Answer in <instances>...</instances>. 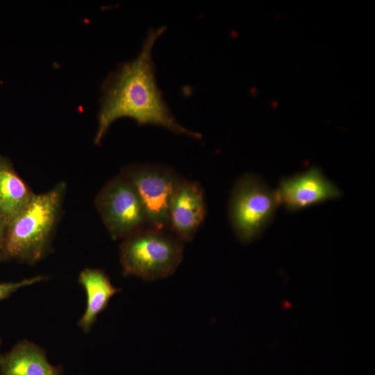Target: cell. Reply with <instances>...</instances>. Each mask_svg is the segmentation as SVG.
I'll return each instance as SVG.
<instances>
[{"mask_svg":"<svg viewBox=\"0 0 375 375\" xmlns=\"http://www.w3.org/2000/svg\"><path fill=\"white\" fill-rule=\"evenodd\" d=\"M165 29L151 28L138 56L121 63L103 81L95 144L101 143L113 122L123 117L131 118L138 125H153L194 139L201 138L199 133L178 122L157 83L152 51Z\"/></svg>","mask_w":375,"mask_h":375,"instance_id":"cell-1","label":"cell"},{"mask_svg":"<svg viewBox=\"0 0 375 375\" xmlns=\"http://www.w3.org/2000/svg\"><path fill=\"white\" fill-rule=\"evenodd\" d=\"M65 191V183L61 181L47 192L35 194L8 223L1 259L33 265L47 254L61 215Z\"/></svg>","mask_w":375,"mask_h":375,"instance_id":"cell-2","label":"cell"},{"mask_svg":"<svg viewBox=\"0 0 375 375\" xmlns=\"http://www.w3.org/2000/svg\"><path fill=\"white\" fill-rule=\"evenodd\" d=\"M183 242L169 231L149 226L124 239L119 247L123 275L145 281L172 276L183 258Z\"/></svg>","mask_w":375,"mask_h":375,"instance_id":"cell-3","label":"cell"},{"mask_svg":"<svg viewBox=\"0 0 375 375\" xmlns=\"http://www.w3.org/2000/svg\"><path fill=\"white\" fill-rule=\"evenodd\" d=\"M280 206L276 190L260 176L245 173L234 183L228 217L237 238L251 242L273 222Z\"/></svg>","mask_w":375,"mask_h":375,"instance_id":"cell-4","label":"cell"},{"mask_svg":"<svg viewBox=\"0 0 375 375\" xmlns=\"http://www.w3.org/2000/svg\"><path fill=\"white\" fill-rule=\"evenodd\" d=\"M94 205L112 240L124 239L147 226L140 197L133 183L122 173L101 188Z\"/></svg>","mask_w":375,"mask_h":375,"instance_id":"cell-5","label":"cell"},{"mask_svg":"<svg viewBox=\"0 0 375 375\" xmlns=\"http://www.w3.org/2000/svg\"><path fill=\"white\" fill-rule=\"evenodd\" d=\"M121 173L133 183L140 197L147 226L169 231V202L181 177L168 167L153 164L129 165Z\"/></svg>","mask_w":375,"mask_h":375,"instance_id":"cell-6","label":"cell"},{"mask_svg":"<svg viewBox=\"0 0 375 375\" xmlns=\"http://www.w3.org/2000/svg\"><path fill=\"white\" fill-rule=\"evenodd\" d=\"M276 192L280 206L290 212L338 199L343 196V191L317 166L283 177Z\"/></svg>","mask_w":375,"mask_h":375,"instance_id":"cell-7","label":"cell"},{"mask_svg":"<svg viewBox=\"0 0 375 375\" xmlns=\"http://www.w3.org/2000/svg\"><path fill=\"white\" fill-rule=\"evenodd\" d=\"M169 231L182 242H190L206 215L205 193L199 183L178 180L169 206Z\"/></svg>","mask_w":375,"mask_h":375,"instance_id":"cell-8","label":"cell"},{"mask_svg":"<svg viewBox=\"0 0 375 375\" xmlns=\"http://www.w3.org/2000/svg\"><path fill=\"white\" fill-rule=\"evenodd\" d=\"M61 367L51 365L40 346L23 340L0 357V375H62Z\"/></svg>","mask_w":375,"mask_h":375,"instance_id":"cell-9","label":"cell"},{"mask_svg":"<svg viewBox=\"0 0 375 375\" xmlns=\"http://www.w3.org/2000/svg\"><path fill=\"white\" fill-rule=\"evenodd\" d=\"M78 283L84 288L86 308L78 322V326L89 333L98 315L108 306L110 299L121 291L115 287L105 272L98 268H85L78 276Z\"/></svg>","mask_w":375,"mask_h":375,"instance_id":"cell-10","label":"cell"},{"mask_svg":"<svg viewBox=\"0 0 375 375\" xmlns=\"http://www.w3.org/2000/svg\"><path fill=\"white\" fill-rule=\"evenodd\" d=\"M34 195L10 160L0 156V215L8 223L28 205Z\"/></svg>","mask_w":375,"mask_h":375,"instance_id":"cell-11","label":"cell"},{"mask_svg":"<svg viewBox=\"0 0 375 375\" xmlns=\"http://www.w3.org/2000/svg\"><path fill=\"white\" fill-rule=\"evenodd\" d=\"M46 278L47 276L39 275L24 278L17 282H6L0 283V300L8 298L10 294L24 287L40 283L44 281Z\"/></svg>","mask_w":375,"mask_h":375,"instance_id":"cell-12","label":"cell"},{"mask_svg":"<svg viewBox=\"0 0 375 375\" xmlns=\"http://www.w3.org/2000/svg\"><path fill=\"white\" fill-rule=\"evenodd\" d=\"M8 222L0 215V260L1 259V252L3 249Z\"/></svg>","mask_w":375,"mask_h":375,"instance_id":"cell-13","label":"cell"},{"mask_svg":"<svg viewBox=\"0 0 375 375\" xmlns=\"http://www.w3.org/2000/svg\"><path fill=\"white\" fill-rule=\"evenodd\" d=\"M1 355H0V357H1Z\"/></svg>","mask_w":375,"mask_h":375,"instance_id":"cell-14","label":"cell"}]
</instances>
